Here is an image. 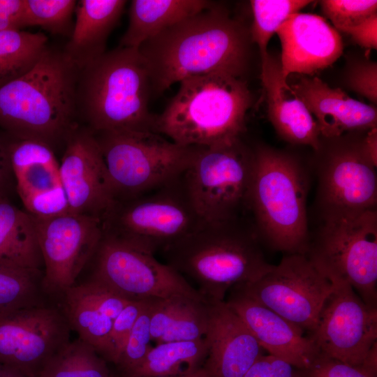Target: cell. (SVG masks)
Wrapping results in <instances>:
<instances>
[{
	"mask_svg": "<svg viewBox=\"0 0 377 377\" xmlns=\"http://www.w3.org/2000/svg\"><path fill=\"white\" fill-rule=\"evenodd\" d=\"M250 34L214 3L146 40L138 50L150 73L152 94H160L192 76L244 73Z\"/></svg>",
	"mask_w": 377,
	"mask_h": 377,
	"instance_id": "obj_1",
	"label": "cell"
},
{
	"mask_svg": "<svg viewBox=\"0 0 377 377\" xmlns=\"http://www.w3.org/2000/svg\"><path fill=\"white\" fill-rule=\"evenodd\" d=\"M79 69L62 49L49 46L22 76L0 87V128L11 138L53 149L78 124Z\"/></svg>",
	"mask_w": 377,
	"mask_h": 377,
	"instance_id": "obj_2",
	"label": "cell"
},
{
	"mask_svg": "<svg viewBox=\"0 0 377 377\" xmlns=\"http://www.w3.org/2000/svg\"><path fill=\"white\" fill-rule=\"evenodd\" d=\"M261 242L254 226L241 216L203 222L161 252L166 264L191 279L207 301H223L232 288L257 280L273 267Z\"/></svg>",
	"mask_w": 377,
	"mask_h": 377,
	"instance_id": "obj_3",
	"label": "cell"
},
{
	"mask_svg": "<svg viewBox=\"0 0 377 377\" xmlns=\"http://www.w3.org/2000/svg\"><path fill=\"white\" fill-rule=\"evenodd\" d=\"M151 94L149 68L138 48L118 46L79 70L77 119L94 133L155 132Z\"/></svg>",
	"mask_w": 377,
	"mask_h": 377,
	"instance_id": "obj_4",
	"label": "cell"
},
{
	"mask_svg": "<svg viewBox=\"0 0 377 377\" xmlns=\"http://www.w3.org/2000/svg\"><path fill=\"white\" fill-rule=\"evenodd\" d=\"M156 117L155 132L183 146L231 145L246 129L253 98L239 77L212 73L187 77Z\"/></svg>",
	"mask_w": 377,
	"mask_h": 377,
	"instance_id": "obj_5",
	"label": "cell"
},
{
	"mask_svg": "<svg viewBox=\"0 0 377 377\" xmlns=\"http://www.w3.org/2000/svg\"><path fill=\"white\" fill-rule=\"evenodd\" d=\"M293 156L268 147L253 151L247 209L261 242L286 254H306L310 239L307 177Z\"/></svg>",
	"mask_w": 377,
	"mask_h": 377,
	"instance_id": "obj_6",
	"label": "cell"
},
{
	"mask_svg": "<svg viewBox=\"0 0 377 377\" xmlns=\"http://www.w3.org/2000/svg\"><path fill=\"white\" fill-rule=\"evenodd\" d=\"M306 256L334 284L350 286L377 308V210L322 214Z\"/></svg>",
	"mask_w": 377,
	"mask_h": 377,
	"instance_id": "obj_7",
	"label": "cell"
},
{
	"mask_svg": "<svg viewBox=\"0 0 377 377\" xmlns=\"http://www.w3.org/2000/svg\"><path fill=\"white\" fill-rule=\"evenodd\" d=\"M94 134L115 202L147 193L180 177L200 148L178 145L152 131Z\"/></svg>",
	"mask_w": 377,
	"mask_h": 377,
	"instance_id": "obj_8",
	"label": "cell"
},
{
	"mask_svg": "<svg viewBox=\"0 0 377 377\" xmlns=\"http://www.w3.org/2000/svg\"><path fill=\"white\" fill-rule=\"evenodd\" d=\"M182 175L147 193L115 202L102 219L103 232L155 254L193 232L204 221L190 200Z\"/></svg>",
	"mask_w": 377,
	"mask_h": 377,
	"instance_id": "obj_9",
	"label": "cell"
},
{
	"mask_svg": "<svg viewBox=\"0 0 377 377\" xmlns=\"http://www.w3.org/2000/svg\"><path fill=\"white\" fill-rule=\"evenodd\" d=\"M252 167L253 152L240 140L231 145L198 149L182 178L202 221L232 220L248 210Z\"/></svg>",
	"mask_w": 377,
	"mask_h": 377,
	"instance_id": "obj_10",
	"label": "cell"
},
{
	"mask_svg": "<svg viewBox=\"0 0 377 377\" xmlns=\"http://www.w3.org/2000/svg\"><path fill=\"white\" fill-rule=\"evenodd\" d=\"M334 284L305 254H286L250 283L231 289L271 309L311 335Z\"/></svg>",
	"mask_w": 377,
	"mask_h": 377,
	"instance_id": "obj_11",
	"label": "cell"
},
{
	"mask_svg": "<svg viewBox=\"0 0 377 377\" xmlns=\"http://www.w3.org/2000/svg\"><path fill=\"white\" fill-rule=\"evenodd\" d=\"M309 336L320 354L376 377L377 308L368 306L348 284H334Z\"/></svg>",
	"mask_w": 377,
	"mask_h": 377,
	"instance_id": "obj_12",
	"label": "cell"
},
{
	"mask_svg": "<svg viewBox=\"0 0 377 377\" xmlns=\"http://www.w3.org/2000/svg\"><path fill=\"white\" fill-rule=\"evenodd\" d=\"M91 279L131 300L188 296L207 301L175 269L154 253L103 232L92 258Z\"/></svg>",
	"mask_w": 377,
	"mask_h": 377,
	"instance_id": "obj_13",
	"label": "cell"
},
{
	"mask_svg": "<svg viewBox=\"0 0 377 377\" xmlns=\"http://www.w3.org/2000/svg\"><path fill=\"white\" fill-rule=\"evenodd\" d=\"M31 216L43 261L44 289L50 297H60L92 260L103 235L102 219L69 212Z\"/></svg>",
	"mask_w": 377,
	"mask_h": 377,
	"instance_id": "obj_14",
	"label": "cell"
},
{
	"mask_svg": "<svg viewBox=\"0 0 377 377\" xmlns=\"http://www.w3.org/2000/svg\"><path fill=\"white\" fill-rule=\"evenodd\" d=\"M71 331L61 308L54 303L0 316V364L36 377L71 341Z\"/></svg>",
	"mask_w": 377,
	"mask_h": 377,
	"instance_id": "obj_15",
	"label": "cell"
},
{
	"mask_svg": "<svg viewBox=\"0 0 377 377\" xmlns=\"http://www.w3.org/2000/svg\"><path fill=\"white\" fill-rule=\"evenodd\" d=\"M335 140L317 165L321 213L376 209L377 166L363 153L361 141Z\"/></svg>",
	"mask_w": 377,
	"mask_h": 377,
	"instance_id": "obj_16",
	"label": "cell"
},
{
	"mask_svg": "<svg viewBox=\"0 0 377 377\" xmlns=\"http://www.w3.org/2000/svg\"><path fill=\"white\" fill-rule=\"evenodd\" d=\"M59 172L69 212L102 219L114 205L100 146L87 127L77 124L67 135Z\"/></svg>",
	"mask_w": 377,
	"mask_h": 377,
	"instance_id": "obj_17",
	"label": "cell"
},
{
	"mask_svg": "<svg viewBox=\"0 0 377 377\" xmlns=\"http://www.w3.org/2000/svg\"><path fill=\"white\" fill-rule=\"evenodd\" d=\"M10 160L15 191L27 212L44 218L68 212L59 163L50 146L13 138Z\"/></svg>",
	"mask_w": 377,
	"mask_h": 377,
	"instance_id": "obj_18",
	"label": "cell"
},
{
	"mask_svg": "<svg viewBox=\"0 0 377 377\" xmlns=\"http://www.w3.org/2000/svg\"><path fill=\"white\" fill-rule=\"evenodd\" d=\"M281 41L282 75H312L335 62L342 54V39L323 17L296 13L276 33Z\"/></svg>",
	"mask_w": 377,
	"mask_h": 377,
	"instance_id": "obj_19",
	"label": "cell"
},
{
	"mask_svg": "<svg viewBox=\"0 0 377 377\" xmlns=\"http://www.w3.org/2000/svg\"><path fill=\"white\" fill-rule=\"evenodd\" d=\"M61 308L71 330L91 345L105 361L112 363L110 335L113 320L127 300L92 279L66 290L59 297Z\"/></svg>",
	"mask_w": 377,
	"mask_h": 377,
	"instance_id": "obj_20",
	"label": "cell"
},
{
	"mask_svg": "<svg viewBox=\"0 0 377 377\" xmlns=\"http://www.w3.org/2000/svg\"><path fill=\"white\" fill-rule=\"evenodd\" d=\"M208 353L202 367L209 377H242L264 349L225 300L208 301L204 337Z\"/></svg>",
	"mask_w": 377,
	"mask_h": 377,
	"instance_id": "obj_21",
	"label": "cell"
},
{
	"mask_svg": "<svg viewBox=\"0 0 377 377\" xmlns=\"http://www.w3.org/2000/svg\"><path fill=\"white\" fill-rule=\"evenodd\" d=\"M226 302L269 355L303 370L320 355L309 334L271 309L234 289Z\"/></svg>",
	"mask_w": 377,
	"mask_h": 377,
	"instance_id": "obj_22",
	"label": "cell"
},
{
	"mask_svg": "<svg viewBox=\"0 0 377 377\" xmlns=\"http://www.w3.org/2000/svg\"><path fill=\"white\" fill-rule=\"evenodd\" d=\"M290 86L315 116L325 139L376 127V108L350 98L341 89L331 88L317 77L302 76Z\"/></svg>",
	"mask_w": 377,
	"mask_h": 377,
	"instance_id": "obj_23",
	"label": "cell"
},
{
	"mask_svg": "<svg viewBox=\"0 0 377 377\" xmlns=\"http://www.w3.org/2000/svg\"><path fill=\"white\" fill-rule=\"evenodd\" d=\"M268 116L278 134L286 141L318 151L321 135L316 121L303 101L283 78L281 62L268 55L261 70Z\"/></svg>",
	"mask_w": 377,
	"mask_h": 377,
	"instance_id": "obj_24",
	"label": "cell"
},
{
	"mask_svg": "<svg viewBox=\"0 0 377 377\" xmlns=\"http://www.w3.org/2000/svg\"><path fill=\"white\" fill-rule=\"evenodd\" d=\"M126 3L124 0L77 2L75 22L62 50L79 70L105 52L108 38L118 24Z\"/></svg>",
	"mask_w": 377,
	"mask_h": 377,
	"instance_id": "obj_25",
	"label": "cell"
},
{
	"mask_svg": "<svg viewBox=\"0 0 377 377\" xmlns=\"http://www.w3.org/2000/svg\"><path fill=\"white\" fill-rule=\"evenodd\" d=\"M208 325V301L184 295L153 299L151 341L159 344L203 339Z\"/></svg>",
	"mask_w": 377,
	"mask_h": 377,
	"instance_id": "obj_26",
	"label": "cell"
},
{
	"mask_svg": "<svg viewBox=\"0 0 377 377\" xmlns=\"http://www.w3.org/2000/svg\"><path fill=\"white\" fill-rule=\"evenodd\" d=\"M213 4L205 0H133L119 46L138 48L146 40Z\"/></svg>",
	"mask_w": 377,
	"mask_h": 377,
	"instance_id": "obj_27",
	"label": "cell"
},
{
	"mask_svg": "<svg viewBox=\"0 0 377 377\" xmlns=\"http://www.w3.org/2000/svg\"><path fill=\"white\" fill-rule=\"evenodd\" d=\"M0 265L43 272V261L31 215L0 199Z\"/></svg>",
	"mask_w": 377,
	"mask_h": 377,
	"instance_id": "obj_28",
	"label": "cell"
},
{
	"mask_svg": "<svg viewBox=\"0 0 377 377\" xmlns=\"http://www.w3.org/2000/svg\"><path fill=\"white\" fill-rule=\"evenodd\" d=\"M208 353L205 338L156 344L141 364L124 377H179L201 369Z\"/></svg>",
	"mask_w": 377,
	"mask_h": 377,
	"instance_id": "obj_29",
	"label": "cell"
},
{
	"mask_svg": "<svg viewBox=\"0 0 377 377\" xmlns=\"http://www.w3.org/2000/svg\"><path fill=\"white\" fill-rule=\"evenodd\" d=\"M48 47L43 33L0 31V87L27 72Z\"/></svg>",
	"mask_w": 377,
	"mask_h": 377,
	"instance_id": "obj_30",
	"label": "cell"
},
{
	"mask_svg": "<svg viewBox=\"0 0 377 377\" xmlns=\"http://www.w3.org/2000/svg\"><path fill=\"white\" fill-rule=\"evenodd\" d=\"M36 377H117L105 361L80 338L70 341L45 364Z\"/></svg>",
	"mask_w": 377,
	"mask_h": 377,
	"instance_id": "obj_31",
	"label": "cell"
},
{
	"mask_svg": "<svg viewBox=\"0 0 377 377\" xmlns=\"http://www.w3.org/2000/svg\"><path fill=\"white\" fill-rule=\"evenodd\" d=\"M43 272L0 265V316L50 302Z\"/></svg>",
	"mask_w": 377,
	"mask_h": 377,
	"instance_id": "obj_32",
	"label": "cell"
},
{
	"mask_svg": "<svg viewBox=\"0 0 377 377\" xmlns=\"http://www.w3.org/2000/svg\"><path fill=\"white\" fill-rule=\"evenodd\" d=\"M306 0H253L250 1L253 22L251 38L260 50L261 66L269 55L267 45L273 34L291 15L311 3Z\"/></svg>",
	"mask_w": 377,
	"mask_h": 377,
	"instance_id": "obj_33",
	"label": "cell"
},
{
	"mask_svg": "<svg viewBox=\"0 0 377 377\" xmlns=\"http://www.w3.org/2000/svg\"><path fill=\"white\" fill-rule=\"evenodd\" d=\"M75 0H24L23 27H40L47 31L70 37Z\"/></svg>",
	"mask_w": 377,
	"mask_h": 377,
	"instance_id": "obj_34",
	"label": "cell"
},
{
	"mask_svg": "<svg viewBox=\"0 0 377 377\" xmlns=\"http://www.w3.org/2000/svg\"><path fill=\"white\" fill-rule=\"evenodd\" d=\"M149 299L137 319L124 348L115 365L117 377H124L138 368L151 348L150 317L152 300Z\"/></svg>",
	"mask_w": 377,
	"mask_h": 377,
	"instance_id": "obj_35",
	"label": "cell"
},
{
	"mask_svg": "<svg viewBox=\"0 0 377 377\" xmlns=\"http://www.w3.org/2000/svg\"><path fill=\"white\" fill-rule=\"evenodd\" d=\"M320 4L337 30L356 26L377 14V1L324 0Z\"/></svg>",
	"mask_w": 377,
	"mask_h": 377,
	"instance_id": "obj_36",
	"label": "cell"
},
{
	"mask_svg": "<svg viewBox=\"0 0 377 377\" xmlns=\"http://www.w3.org/2000/svg\"><path fill=\"white\" fill-rule=\"evenodd\" d=\"M149 300L130 302L114 319L110 335L113 364L117 363L137 319Z\"/></svg>",
	"mask_w": 377,
	"mask_h": 377,
	"instance_id": "obj_37",
	"label": "cell"
},
{
	"mask_svg": "<svg viewBox=\"0 0 377 377\" xmlns=\"http://www.w3.org/2000/svg\"><path fill=\"white\" fill-rule=\"evenodd\" d=\"M303 377H374L360 368L320 354L313 363L303 370Z\"/></svg>",
	"mask_w": 377,
	"mask_h": 377,
	"instance_id": "obj_38",
	"label": "cell"
},
{
	"mask_svg": "<svg viewBox=\"0 0 377 377\" xmlns=\"http://www.w3.org/2000/svg\"><path fill=\"white\" fill-rule=\"evenodd\" d=\"M242 377H303V369L268 354L260 356Z\"/></svg>",
	"mask_w": 377,
	"mask_h": 377,
	"instance_id": "obj_39",
	"label": "cell"
},
{
	"mask_svg": "<svg viewBox=\"0 0 377 377\" xmlns=\"http://www.w3.org/2000/svg\"><path fill=\"white\" fill-rule=\"evenodd\" d=\"M349 87L372 103L377 102V65L364 62L356 65L348 77Z\"/></svg>",
	"mask_w": 377,
	"mask_h": 377,
	"instance_id": "obj_40",
	"label": "cell"
},
{
	"mask_svg": "<svg viewBox=\"0 0 377 377\" xmlns=\"http://www.w3.org/2000/svg\"><path fill=\"white\" fill-rule=\"evenodd\" d=\"M13 138L0 131V199H8L15 181L10 160V145Z\"/></svg>",
	"mask_w": 377,
	"mask_h": 377,
	"instance_id": "obj_41",
	"label": "cell"
},
{
	"mask_svg": "<svg viewBox=\"0 0 377 377\" xmlns=\"http://www.w3.org/2000/svg\"><path fill=\"white\" fill-rule=\"evenodd\" d=\"M24 0H0V31L21 30Z\"/></svg>",
	"mask_w": 377,
	"mask_h": 377,
	"instance_id": "obj_42",
	"label": "cell"
},
{
	"mask_svg": "<svg viewBox=\"0 0 377 377\" xmlns=\"http://www.w3.org/2000/svg\"><path fill=\"white\" fill-rule=\"evenodd\" d=\"M343 32L349 34L360 46L370 50L377 48V14H374L360 24L345 29Z\"/></svg>",
	"mask_w": 377,
	"mask_h": 377,
	"instance_id": "obj_43",
	"label": "cell"
},
{
	"mask_svg": "<svg viewBox=\"0 0 377 377\" xmlns=\"http://www.w3.org/2000/svg\"><path fill=\"white\" fill-rule=\"evenodd\" d=\"M361 147L367 158L377 166V128L368 130L366 135L361 140Z\"/></svg>",
	"mask_w": 377,
	"mask_h": 377,
	"instance_id": "obj_44",
	"label": "cell"
},
{
	"mask_svg": "<svg viewBox=\"0 0 377 377\" xmlns=\"http://www.w3.org/2000/svg\"><path fill=\"white\" fill-rule=\"evenodd\" d=\"M0 377H28L21 371L0 364Z\"/></svg>",
	"mask_w": 377,
	"mask_h": 377,
	"instance_id": "obj_45",
	"label": "cell"
},
{
	"mask_svg": "<svg viewBox=\"0 0 377 377\" xmlns=\"http://www.w3.org/2000/svg\"><path fill=\"white\" fill-rule=\"evenodd\" d=\"M179 377H209L207 372L202 367L201 369L191 373L189 374L179 376Z\"/></svg>",
	"mask_w": 377,
	"mask_h": 377,
	"instance_id": "obj_46",
	"label": "cell"
}]
</instances>
